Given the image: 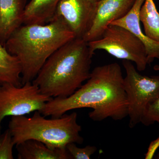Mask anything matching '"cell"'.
I'll return each instance as SVG.
<instances>
[{
	"mask_svg": "<svg viewBox=\"0 0 159 159\" xmlns=\"http://www.w3.org/2000/svg\"><path fill=\"white\" fill-rule=\"evenodd\" d=\"M90 108L96 122L107 118L119 121L128 116L127 100L122 68L117 63L96 67L85 84L66 98H53L39 111L45 117L59 118L69 111Z\"/></svg>",
	"mask_w": 159,
	"mask_h": 159,
	"instance_id": "6da1fadb",
	"label": "cell"
},
{
	"mask_svg": "<svg viewBox=\"0 0 159 159\" xmlns=\"http://www.w3.org/2000/svg\"><path fill=\"white\" fill-rule=\"evenodd\" d=\"M94 54L88 42L75 37L49 57L32 82L48 97H70L89 77Z\"/></svg>",
	"mask_w": 159,
	"mask_h": 159,
	"instance_id": "7a4b0ae2",
	"label": "cell"
},
{
	"mask_svg": "<svg viewBox=\"0 0 159 159\" xmlns=\"http://www.w3.org/2000/svg\"><path fill=\"white\" fill-rule=\"evenodd\" d=\"M75 37L62 20L53 19L44 25L20 26L7 41L5 47L19 60L24 84L32 82L49 57Z\"/></svg>",
	"mask_w": 159,
	"mask_h": 159,
	"instance_id": "3957f363",
	"label": "cell"
},
{
	"mask_svg": "<svg viewBox=\"0 0 159 159\" xmlns=\"http://www.w3.org/2000/svg\"><path fill=\"white\" fill-rule=\"evenodd\" d=\"M39 111L32 117L12 116L9 129L15 145L27 140H37L51 148H64L70 143L81 144L84 139L80 135L81 125L77 122L75 112L59 118L46 119Z\"/></svg>",
	"mask_w": 159,
	"mask_h": 159,
	"instance_id": "277c9868",
	"label": "cell"
},
{
	"mask_svg": "<svg viewBox=\"0 0 159 159\" xmlns=\"http://www.w3.org/2000/svg\"><path fill=\"white\" fill-rule=\"evenodd\" d=\"M88 44L93 53L104 50L118 59L134 63L140 72L145 70L148 64L144 44L133 33L121 26L110 24L101 37Z\"/></svg>",
	"mask_w": 159,
	"mask_h": 159,
	"instance_id": "5b68a950",
	"label": "cell"
},
{
	"mask_svg": "<svg viewBox=\"0 0 159 159\" xmlns=\"http://www.w3.org/2000/svg\"><path fill=\"white\" fill-rule=\"evenodd\" d=\"M124 88L127 100L129 126L134 128L141 121L148 104L159 96V76L142 75L131 61L124 60Z\"/></svg>",
	"mask_w": 159,
	"mask_h": 159,
	"instance_id": "8992f818",
	"label": "cell"
},
{
	"mask_svg": "<svg viewBox=\"0 0 159 159\" xmlns=\"http://www.w3.org/2000/svg\"><path fill=\"white\" fill-rule=\"evenodd\" d=\"M53 98L41 93L32 82L17 87L10 84L0 85V134L5 117L23 116L41 110Z\"/></svg>",
	"mask_w": 159,
	"mask_h": 159,
	"instance_id": "52a82bcc",
	"label": "cell"
},
{
	"mask_svg": "<svg viewBox=\"0 0 159 159\" xmlns=\"http://www.w3.org/2000/svg\"><path fill=\"white\" fill-rule=\"evenodd\" d=\"M135 0H100L96 5L88 30L83 39L87 42L99 39L109 25L128 13Z\"/></svg>",
	"mask_w": 159,
	"mask_h": 159,
	"instance_id": "ba28073f",
	"label": "cell"
},
{
	"mask_svg": "<svg viewBox=\"0 0 159 159\" xmlns=\"http://www.w3.org/2000/svg\"><path fill=\"white\" fill-rule=\"evenodd\" d=\"M94 12L85 0H61L51 20H62L76 37L83 38L89 27Z\"/></svg>",
	"mask_w": 159,
	"mask_h": 159,
	"instance_id": "9c48e42d",
	"label": "cell"
},
{
	"mask_svg": "<svg viewBox=\"0 0 159 159\" xmlns=\"http://www.w3.org/2000/svg\"><path fill=\"white\" fill-rule=\"evenodd\" d=\"M145 1L135 0L133 6L126 15L111 24L125 28L142 42L146 50L148 64H150L155 58L159 59V42L148 37L141 29L139 13Z\"/></svg>",
	"mask_w": 159,
	"mask_h": 159,
	"instance_id": "30bf717a",
	"label": "cell"
},
{
	"mask_svg": "<svg viewBox=\"0 0 159 159\" xmlns=\"http://www.w3.org/2000/svg\"><path fill=\"white\" fill-rule=\"evenodd\" d=\"M27 0H0V45L5 47L12 34L24 24Z\"/></svg>",
	"mask_w": 159,
	"mask_h": 159,
	"instance_id": "8fae6325",
	"label": "cell"
},
{
	"mask_svg": "<svg viewBox=\"0 0 159 159\" xmlns=\"http://www.w3.org/2000/svg\"><path fill=\"white\" fill-rule=\"evenodd\" d=\"M18 159H72L66 148H51L37 140H27L16 145Z\"/></svg>",
	"mask_w": 159,
	"mask_h": 159,
	"instance_id": "7c38bea8",
	"label": "cell"
},
{
	"mask_svg": "<svg viewBox=\"0 0 159 159\" xmlns=\"http://www.w3.org/2000/svg\"><path fill=\"white\" fill-rule=\"evenodd\" d=\"M61 0H31L24 12V25H44L51 21Z\"/></svg>",
	"mask_w": 159,
	"mask_h": 159,
	"instance_id": "4fadbf2b",
	"label": "cell"
},
{
	"mask_svg": "<svg viewBox=\"0 0 159 159\" xmlns=\"http://www.w3.org/2000/svg\"><path fill=\"white\" fill-rule=\"evenodd\" d=\"M21 67L17 57L0 45V85L8 83L21 86Z\"/></svg>",
	"mask_w": 159,
	"mask_h": 159,
	"instance_id": "5bb4252c",
	"label": "cell"
},
{
	"mask_svg": "<svg viewBox=\"0 0 159 159\" xmlns=\"http://www.w3.org/2000/svg\"><path fill=\"white\" fill-rule=\"evenodd\" d=\"M139 18L144 26V33L159 42V13L153 0H145L140 9Z\"/></svg>",
	"mask_w": 159,
	"mask_h": 159,
	"instance_id": "9a60e30c",
	"label": "cell"
},
{
	"mask_svg": "<svg viewBox=\"0 0 159 159\" xmlns=\"http://www.w3.org/2000/svg\"><path fill=\"white\" fill-rule=\"evenodd\" d=\"M15 145L12 135L9 129L0 134V159H13V148Z\"/></svg>",
	"mask_w": 159,
	"mask_h": 159,
	"instance_id": "2e32d148",
	"label": "cell"
},
{
	"mask_svg": "<svg viewBox=\"0 0 159 159\" xmlns=\"http://www.w3.org/2000/svg\"><path fill=\"white\" fill-rule=\"evenodd\" d=\"M72 159H89L97 151L95 146L87 145L84 148H79L76 143H69L66 146Z\"/></svg>",
	"mask_w": 159,
	"mask_h": 159,
	"instance_id": "e0dca14e",
	"label": "cell"
},
{
	"mask_svg": "<svg viewBox=\"0 0 159 159\" xmlns=\"http://www.w3.org/2000/svg\"><path fill=\"white\" fill-rule=\"evenodd\" d=\"M155 122L159 123V96L146 107L141 123L149 126Z\"/></svg>",
	"mask_w": 159,
	"mask_h": 159,
	"instance_id": "ac0fdd59",
	"label": "cell"
},
{
	"mask_svg": "<svg viewBox=\"0 0 159 159\" xmlns=\"http://www.w3.org/2000/svg\"><path fill=\"white\" fill-rule=\"evenodd\" d=\"M159 146V137L155 141L152 142L151 144L149 146V149L148 151L150 153L154 154L156 149Z\"/></svg>",
	"mask_w": 159,
	"mask_h": 159,
	"instance_id": "d6986e66",
	"label": "cell"
},
{
	"mask_svg": "<svg viewBox=\"0 0 159 159\" xmlns=\"http://www.w3.org/2000/svg\"><path fill=\"white\" fill-rule=\"evenodd\" d=\"M85 1L95 10L96 5L100 0H85Z\"/></svg>",
	"mask_w": 159,
	"mask_h": 159,
	"instance_id": "ffe728a7",
	"label": "cell"
},
{
	"mask_svg": "<svg viewBox=\"0 0 159 159\" xmlns=\"http://www.w3.org/2000/svg\"><path fill=\"white\" fill-rule=\"evenodd\" d=\"M153 70L156 71H159V65H156L154 66Z\"/></svg>",
	"mask_w": 159,
	"mask_h": 159,
	"instance_id": "44dd1931",
	"label": "cell"
},
{
	"mask_svg": "<svg viewBox=\"0 0 159 159\" xmlns=\"http://www.w3.org/2000/svg\"><path fill=\"white\" fill-rule=\"evenodd\" d=\"M157 159H159V153L158 154L157 157Z\"/></svg>",
	"mask_w": 159,
	"mask_h": 159,
	"instance_id": "7402d4cb",
	"label": "cell"
},
{
	"mask_svg": "<svg viewBox=\"0 0 159 159\" xmlns=\"http://www.w3.org/2000/svg\"></svg>",
	"mask_w": 159,
	"mask_h": 159,
	"instance_id": "603a6c76",
	"label": "cell"
}]
</instances>
